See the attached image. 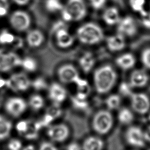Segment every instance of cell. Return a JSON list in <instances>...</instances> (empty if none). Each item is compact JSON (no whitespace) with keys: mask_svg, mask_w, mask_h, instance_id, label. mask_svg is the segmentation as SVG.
<instances>
[{"mask_svg":"<svg viewBox=\"0 0 150 150\" xmlns=\"http://www.w3.org/2000/svg\"><path fill=\"white\" fill-rule=\"evenodd\" d=\"M117 75L114 68L108 64L98 68L94 73V87L99 94L109 92L114 86Z\"/></svg>","mask_w":150,"mask_h":150,"instance_id":"obj_1","label":"cell"},{"mask_svg":"<svg viewBox=\"0 0 150 150\" xmlns=\"http://www.w3.org/2000/svg\"><path fill=\"white\" fill-rule=\"evenodd\" d=\"M77 36L80 42L86 45H95L104 38L102 29L94 23H87L81 26L77 30Z\"/></svg>","mask_w":150,"mask_h":150,"instance_id":"obj_2","label":"cell"},{"mask_svg":"<svg viewBox=\"0 0 150 150\" xmlns=\"http://www.w3.org/2000/svg\"><path fill=\"white\" fill-rule=\"evenodd\" d=\"M113 124L114 118L112 114L105 110L98 111L92 121V127L94 131L101 135L107 134L111 129Z\"/></svg>","mask_w":150,"mask_h":150,"instance_id":"obj_3","label":"cell"},{"mask_svg":"<svg viewBox=\"0 0 150 150\" xmlns=\"http://www.w3.org/2000/svg\"><path fill=\"white\" fill-rule=\"evenodd\" d=\"M125 139L127 143L134 148H143L146 144L144 132L142 128L137 125L129 127L125 132Z\"/></svg>","mask_w":150,"mask_h":150,"instance_id":"obj_4","label":"cell"},{"mask_svg":"<svg viewBox=\"0 0 150 150\" xmlns=\"http://www.w3.org/2000/svg\"><path fill=\"white\" fill-rule=\"evenodd\" d=\"M132 110L136 113L144 115L150 110V98L144 93H133L130 96Z\"/></svg>","mask_w":150,"mask_h":150,"instance_id":"obj_5","label":"cell"},{"mask_svg":"<svg viewBox=\"0 0 150 150\" xmlns=\"http://www.w3.org/2000/svg\"><path fill=\"white\" fill-rule=\"evenodd\" d=\"M30 85L29 77L23 73L13 74L6 80V87L15 92L26 91Z\"/></svg>","mask_w":150,"mask_h":150,"instance_id":"obj_6","label":"cell"},{"mask_svg":"<svg viewBox=\"0 0 150 150\" xmlns=\"http://www.w3.org/2000/svg\"><path fill=\"white\" fill-rule=\"evenodd\" d=\"M22 60L15 53L0 49V72H7L21 66Z\"/></svg>","mask_w":150,"mask_h":150,"instance_id":"obj_7","label":"cell"},{"mask_svg":"<svg viewBox=\"0 0 150 150\" xmlns=\"http://www.w3.org/2000/svg\"><path fill=\"white\" fill-rule=\"evenodd\" d=\"M71 15L73 21H80L87 13V9L84 0H68L64 7Z\"/></svg>","mask_w":150,"mask_h":150,"instance_id":"obj_8","label":"cell"},{"mask_svg":"<svg viewBox=\"0 0 150 150\" xmlns=\"http://www.w3.org/2000/svg\"><path fill=\"white\" fill-rule=\"evenodd\" d=\"M9 22L16 30L22 32L27 30L30 24L29 15L23 11H16L11 15Z\"/></svg>","mask_w":150,"mask_h":150,"instance_id":"obj_9","label":"cell"},{"mask_svg":"<svg viewBox=\"0 0 150 150\" xmlns=\"http://www.w3.org/2000/svg\"><path fill=\"white\" fill-rule=\"evenodd\" d=\"M26 108V101L21 97H11L6 100L5 104L6 111L13 117L21 115L25 111Z\"/></svg>","mask_w":150,"mask_h":150,"instance_id":"obj_10","label":"cell"},{"mask_svg":"<svg viewBox=\"0 0 150 150\" xmlns=\"http://www.w3.org/2000/svg\"><path fill=\"white\" fill-rule=\"evenodd\" d=\"M117 30L124 36H134L137 32V22L131 16L123 17L117 23Z\"/></svg>","mask_w":150,"mask_h":150,"instance_id":"obj_11","label":"cell"},{"mask_svg":"<svg viewBox=\"0 0 150 150\" xmlns=\"http://www.w3.org/2000/svg\"><path fill=\"white\" fill-rule=\"evenodd\" d=\"M57 75L60 81L66 84L74 83L80 77L76 67L70 64L61 66L58 69Z\"/></svg>","mask_w":150,"mask_h":150,"instance_id":"obj_12","label":"cell"},{"mask_svg":"<svg viewBox=\"0 0 150 150\" xmlns=\"http://www.w3.org/2000/svg\"><path fill=\"white\" fill-rule=\"evenodd\" d=\"M47 136L54 142H62L69 137V129L64 124H59L50 126L47 131Z\"/></svg>","mask_w":150,"mask_h":150,"instance_id":"obj_13","label":"cell"},{"mask_svg":"<svg viewBox=\"0 0 150 150\" xmlns=\"http://www.w3.org/2000/svg\"><path fill=\"white\" fill-rule=\"evenodd\" d=\"M149 80V75L145 70L135 69L131 72L128 82L133 88H142L148 84Z\"/></svg>","mask_w":150,"mask_h":150,"instance_id":"obj_14","label":"cell"},{"mask_svg":"<svg viewBox=\"0 0 150 150\" xmlns=\"http://www.w3.org/2000/svg\"><path fill=\"white\" fill-rule=\"evenodd\" d=\"M49 97L53 103L60 104L66 100L67 91L60 84L53 83L49 87Z\"/></svg>","mask_w":150,"mask_h":150,"instance_id":"obj_15","label":"cell"},{"mask_svg":"<svg viewBox=\"0 0 150 150\" xmlns=\"http://www.w3.org/2000/svg\"><path fill=\"white\" fill-rule=\"evenodd\" d=\"M107 45L108 49L111 52H118L125 47V37L120 34L112 35L107 38Z\"/></svg>","mask_w":150,"mask_h":150,"instance_id":"obj_16","label":"cell"},{"mask_svg":"<svg viewBox=\"0 0 150 150\" xmlns=\"http://www.w3.org/2000/svg\"><path fill=\"white\" fill-rule=\"evenodd\" d=\"M57 45L61 48H67L71 46L73 42V36L67 32V28L61 29L55 32Z\"/></svg>","mask_w":150,"mask_h":150,"instance_id":"obj_17","label":"cell"},{"mask_svg":"<svg viewBox=\"0 0 150 150\" xmlns=\"http://www.w3.org/2000/svg\"><path fill=\"white\" fill-rule=\"evenodd\" d=\"M117 65L123 70H129L136 63V58L131 53H125L119 56L115 60Z\"/></svg>","mask_w":150,"mask_h":150,"instance_id":"obj_18","label":"cell"},{"mask_svg":"<svg viewBox=\"0 0 150 150\" xmlns=\"http://www.w3.org/2000/svg\"><path fill=\"white\" fill-rule=\"evenodd\" d=\"M103 19L108 25L117 24L121 19L118 9L115 7L108 8L103 13Z\"/></svg>","mask_w":150,"mask_h":150,"instance_id":"obj_19","label":"cell"},{"mask_svg":"<svg viewBox=\"0 0 150 150\" xmlns=\"http://www.w3.org/2000/svg\"><path fill=\"white\" fill-rule=\"evenodd\" d=\"M44 40L43 33L39 30L34 29L29 31L26 36V41L29 46L37 47L40 46Z\"/></svg>","mask_w":150,"mask_h":150,"instance_id":"obj_20","label":"cell"},{"mask_svg":"<svg viewBox=\"0 0 150 150\" xmlns=\"http://www.w3.org/2000/svg\"><path fill=\"white\" fill-rule=\"evenodd\" d=\"M104 145L101 139L96 137H89L83 142V150H103Z\"/></svg>","mask_w":150,"mask_h":150,"instance_id":"obj_21","label":"cell"},{"mask_svg":"<svg viewBox=\"0 0 150 150\" xmlns=\"http://www.w3.org/2000/svg\"><path fill=\"white\" fill-rule=\"evenodd\" d=\"M95 64V59L90 52L85 53L79 59V64L83 71L87 73L90 71Z\"/></svg>","mask_w":150,"mask_h":150,"instance_id":"obj_22","label":"cell"},{"mask_svg":"<svg viewBox=\"0 0 150 150\" xmlns=\"http://www.w3.org/2000/svg\"><path fill=\"white\" fill-rule=\"evenodd\" d=\"M117 118L118 121L124 125H128L132 122L134 119L133 112L127 107L122 108L120 110Z\"/></svg>","mask_w":150,"mask_h":150,"instance_id":"obj_23","label":"cell"},{"mask_svg":"<svg viewBox=\"0 0 150 150\" xmlns=\"http://www.w3.org/2000/svg\"><path fill=\"white\" fill-rule=\"evenodd\" d=\"M12 128L11 122L0 115V140H4L9 136Z\"/></svg>","mask_w":150,"mask_h":150,"instance_id":"obj_24","label":"cell"},{"mask_svg":"<svg viewBox=\"0 0 150 150\" xmlns=\"http://www.w3.org/2000/svg\"><path fill=\"white\" fill-rule=\"evenodd\" d=\"M129 5L131 9L140 15L146 12V0H129Z\"/></svg>","mask_w":150,"mask_h":150,"instance_id":"obj_25","label":"cell"},{"mask_svg":"<svg viewBox=\"0 0 150 150\" xmlns=\"http://www.w3.org/2000/svg\"><path fill=\"white\" fill-rule=\"evenodd\" d=\"M39 129L37 128L35 122H32L29 121L28 127L26 131L22 134L21 135L24 137L28 139H35L38 137Z\"/></svg>","mask_w":150,"mask_h":150,"instance_id":"obj_26","label":"cell"},{"mask_svg":"<svg viewBox=\"0 0 150 150\" xmlns=\"http://www.w3.org/2000/svg\"><path fill=\"white\" fill-rule=\"evenodd\" d=\"M121 103V97L118 94H111L105 100V104L108 110H113L118 108Z\"/></svg>","mask_w":150,"mask_h":150,"instance_id":"obj_27","label":"cell"},{"mask_svg":"<svg viewBox=\"0 0 150 150\" xmlns=\"http://www.w3.org/2000/svg\"><path fill=\"white\" fill-rule=\"evenodd\" d=\"M29 103L31 108L36 111L40 110L45 104L43 98L39 94H34L32 96L30 97Z\"/></svg>","mask_w":150,"mask_h":150,"instance_id":"obj_28","label":"cell"},{"mask_svg":"<svg viewBox=\"0 0 150 150\" xmlns=\"http://www.w3.org/2000/svg\"><path fill=\"white\" fill-rule=\"evenodd\" d=\"M21 66L26 71L33 72L36 70L38 64L34 59L30 57H26L22 60Z\"/></svg>","mask_w":150,"mask_h":150,"instance_id":"obj_29","label":"cell"},{"mask_svg":"<svg viewBox=\"0 0 150 150\" xmlns=\"http://www.w3.org/2000/svg\"><path fill=\"white\" fill-rule=\"evenodd\" d=\"M45 6L50 12H57L62 11L64 8L59 0H46Z\"/></svg>","mask_w":150,"mask_h":150,"instance_id":"obj_30","label":"cell"},{"mask_svg":"<svg viewBox=\"0 0 150 150\" xmlns=\"http://www.w3.org/2000/svg\"><path fill=\"white\" fill-rule=\"evenodd\" d=\"M15 40V36L8 31L3 30L0 33V44L1 45L13 43Z\"/></svg>","mask_w":150,"mask_h":150,"instance_id":"obj_31","label":"cell"},{"mask_svg":"<svg viewBox=\"0 0 150 150\" xmlns=\"http://www.w3.org/2000/svg\"><path fill=\"white\" fill-rule=\"evenodd\" d=\"M132 89L133 88L129 82L123 81L120 84L118 90L121 95L125 97H130L133 93Z\"/></svg>","mask_w":150,"mask_h":150,"instance_id":"obj_32","label":"cell"},{"mask_svg":"<svg viewBox=\"0 0 150 150\" xmlns=\"http://www.w3.org/2000/svg\"><path fill=\"white\" fill-rule=\"evenodd\" d=\"M71 103L73 107L78 110H83L86 109L88 107V103L87 100L80 99L77 97L76 96L71 98Z\"/></svg>","mask_w":150,"mask_h":150,"instance_id":"obj_33","label":"cell"},{"mask_svg":"<svg viewBox=\"0 0 150 150\" xmlns=\"http://www.w3.org/2000/svg\"><path fill=\"white\" fill-rule=\"evenodd\" d=\"M49 115H50L51 117H52L54 120L59 117L62 113V110L61 108L60 107L59 104H54L50 107H49L46 110V112Z\"/></svg>","mask_w":150,"mask_h":150,"instance_id":"obj_34","label":"cell"},{"mask_svg":"<svg viewBox=\"0 0 150 150\" xmlns=\"http://www.w3.org/2000/svg\"><path fill=\"white\" fill-rule=\"evenodd\" d=\"M31 85L35 90L38 91L43 90L47 88V83L42 77H38L35 79L31 83Z\"/></svg>","mask_w":150,"mask_h":150,"instance_id":"obj_35","label":"cell"},{"mask_svg":"<svg viewBox=\"0 0 150 150\" xmlns=\"http://www.w3.org/2000/svg\"><path fill=\"white\" fill-rule=\"evenodd\" d=\"M141 60L143 65L150 69V47L144 49L141 54Z\"/></svg>","mask_w":150,"mask_h":150,"instance_id":"obj_36","label":"cell"},{"mask_svg":"<svg viewBox=\"0 0 150 150\" xmlns=\"http://www.w3.org/2000/svg\"><path fill=\"white\" fill-rule=\"evenodd\" d=\"M140 16V23L142 26L147 29H150V11H146Z\"/></svg>","mask_w":150,"mask_h":150,"instance_id":"obj_37","label":"cell"},{"mask_svg":"<svg viewBox=\"0 0 150 150\" xmlns=\"http://www.w3.org/2000/svg\"><path fill=\"white\" fill-rule=\"evenodd\" d=\"M22 144L21 141L18 139H12L8 144V148L9 150H21Z\"/></svg>","mask_w":150,"mask_h":150,"instance_id":"obj_38","label":"cell"},{"mask_svg":"<svg viewBox=\"0 0 150 150\" xmlns=\"http://www.w3.org/2000/svg\"><path fill=\"white\" fill-rule=\"evenodd\" d=\"M28 123L29 121L22 120L18 122L16 125V129L21 135L23 134L27 129L28 127Z\"/></svg>","mask_w":150,"mask_h":150,"instance_id":"obj_39","label":"cell"},{"mask_svg":"<svg viewBox=\"0 0 150 150\" xmlns=\"http://www.w3.org/2000/svg\"><path fill=\"white\" fill-rule=\"evenodd\" d=\"M9 9V2L8 0H0V17L5 16Z\"/></svg>","mask_w":150,"mask_h":150,"instance_id":"obj_40","label":"cell"},{"mask_svg":"<svg viewBox=\"0 0 150 150\" xmlns=\"http://www.w3.org/2000/svg\"><path fill=\"white\" fill-rule=\"evenodd\" d=\"M91 6L96 9L101 8L105 4L106 0H88Z\"/></svg>","mask_w":150,"mask_h":150,"instance_id":"obj_41","label":"cell"},{"mask_svg":"<svg viewBox=\"0 0 150 150\" xmlns=\"http://www.w3.org/2000/svg\"><path fill=\"white\" fill-rule=\"evenodd\" d=\"M39 150H57V148L50 142H43L41 144Z\"/></svg>","mask_w":150,"mask_h":150,"instance_id":"obj_42","label":"cell"},{"mask_svg":"<svg viewBox=\"0 0 150 150\" xmlns=\"http://www.w3.org/2000/svg\"><path fill=\"white\" fill-rule=\"evenodd\" d=\"M62 16L63 19L64 21L70 22L71 21H73L71 15L68 12V11L64 8H63V9L62 10Z\"/></svg>","mask_w":150,"mask_h":150,"instance_id":"obj_43","label":"cell"},{"mask_svg":"<svg viewBox=\"0 0 150 150\" xmlns=\"http://www.w3.org/2000/svg\"><path fill=\"white\" fill-rule=\"evenodd\" d=\"M66 28V25L64 23V22L63 21H57L56 22L54 25H53V31L55 32L56 31L61 29H64Z\"/></svg>","mask_w":150,"mask_h":150,"instance_id":"obj_44","label":"cell"},{"mask_svg":"<svg viewBox=\"0 0 150 150\" xmlns=\"http://www.w3.org/2000/svg\"><path fill=\"white\" fill-rule=\"evenodd\" d=\"M144 132L146 142H148L149 144H150V124L147 126Z\"/></svg>","mask_w":150,"mask_h":150,"instance_id":"obj_45","label":"cell"},{"mask_svg":"<svg viewBox=\"0 0 150 150\" xmlns=\"http://www.w3.org/2000/svg\"><path fill=\"white\" fill-rule=\"evenodd\" d=\"M67 150H81V148L78 144L76 142H72L68 145Z\"/></svg>","mask_w":150,"mask_h":150,"instance_id":"obj_46","label":"cell"},{"mask_svg":"<svg viewBox=\"0 0 150 150\" xmlns=\"http://www.w3.org/2000/svg\"><path fill=\"white\" fill-rule=\"evenodd\" d=\"M13 1L19 5H25L28 3L29 0H13Z\"/></svg>","mask_w":150,"mask_h":150,"instance_id":"obj_47","label":"cell"},{"mask_svg":"<svg viewBox=\"0 0 150 150\" xmlns=\"http://www.w3.org/2000/svg\"><path fill=\"white\" fill-rule=\"evenodd\" d=\"M6 87V80L4 78L0 77V88Z\"/></svg>","mask_w":150,"mask_h":150,"instance_id":"obj_48","label":"cell"},{"mask_svg":"<svg viewBox=\"0 0 150 150\" xmlns=\"http://www.w3.org/2000/svg\"><path fill=\"white\" fill-rule=\"evenodd\" d=\"M22 150H35V146L32 144H29L25 147H24Z\"/></svg>","mask_w":150,"mask_h":150,"instance_id":"obj_49","label":"cell"},{"mask_svg":"<svg viewBox=\"0 0 150 150\" xmlns=\"http://www.w3.org/2000/svg\"><path fill=\"white\" fill-rule=\"evenodd\" d=\"M148 117H147V120H148V121H149L150 122V112L149 111L148 113Z\"/></svg>","mask_w":150,"mask_h":150,"instance_id":"obj_50","label":"cell"}]
</instances>
